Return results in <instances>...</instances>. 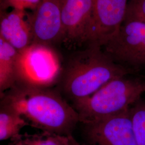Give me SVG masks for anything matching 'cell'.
Listing matches in <instances>:
<instances>
[{
  "label": "cell",
  "instance_id": "6da1fadb",
  "mask_svg": "<svg viewBox=\"0 0 145 145\" xmlns=\"http://www.w3.org/2000/svg\"><path fill=\"white\" fill-rule=\"evenodd\" d=\"M1 105L14 110L32 127L63 135L71 133L80 118L74 108L50 88L16 84L1 95Z\"/></svg>",
  "mask_w": 145,
  "mask_h": 145
},
{
  "label": "cell",
  "instance_id": "7a4b0ae2",
  "mask_svg": "<svg viewBox=\"0 0 145 145\" xmlns=\"http://www.w3.org/2000/svg\"><path fill=\"white\" fill-rule=\"evenodd\" d=\"M129 74L101 47L88 45L69 58L62 69L61 86L74 104L89 97L111 80Z\"/></svg>",
  "mask_w": 145,
  "mask_h": 145
},
{
  "label": "cell",
  "instance_id": "3957f363",
  "mask_svg": "<svg viewBox=\"0 0 145 145\" xmlns=\"http://www.w3.org/2000/svg\"><path fill=\"white\" fill-rule=\"evenodd\" d=\"M145 93V76L115 78L82 101L73 104L80 122L86 124L117 114L130 108Z\"/></svg>",
  "mask_w": 145,
  "mask_h": 145
},
{
  "label": "cell",
  "instance_id": "277c9868",
  "mask_svg": "<svg viewBox=\"0 0 145 145\" xmlns=\"http://www.w3.org/2000/svg\"><path fill=\"white\" fill-rule=\"evenodd\" d=\"M15 70L16 84L50 88L61 77L62 68L51 46L32 43L18 51Z\"/></svg>",
  "mask_w": 145,
  "mask_h": 145
},
{
  "label": "cell",
  "instance_id": "5b68a950",
  "mask_svg": "<svg viewBox=\"0 0 145 145\" xmlns=\"http://www.w3.org/2000/svg\"><path fill=\"white\" fill-rule=\"evenodd\" d=\"M132 75L145 71V23L124 20L117 34L101 47Z\"/></svg>",
  "mask_w": 145,
  "mask_h": 145
},
{
  "label": "cell",
  "instance_id": "8992f818",
  "mask_svg": "<svg viewBox=\"0 0 145 145\" xmlns=\"http://www.w3.org/2000/svg\"><path fill=\"white\" fill-rule=\"evenodd\" d=\"M130 109L84 124L90 145H137Z\"/></svg>",
  "mask_w": 145,
  "mask_h": 145
},
{
  "label": "cell",
  "instance_id": "52a82bcc",
  "mask_svg": "<svg viewBox=\"0 0 145 145\" xmlns=\"http://www.w3.org/2000/svg\"><path fill=\"white\" fill-rule=\"evenodd\" d=\"M93 0H61L62 40L68 46L88 43L91 31Z\"/></svg>",
  "mask_w": 145,
  "mask_h": 145
},
{
  "label": "cell",
  "instance_id": "ba28073f",
  "mask_svg": "<svg viewBox=\"0 0 145 145\" xmlns=\"http://www.w3.org/2000/svg\"><path fill=\"white\" fill-rule=\"evenodd\" d=\"M129 0H93L88 45L102 46L114 36L124 20Z\"/></svg>",
  "mask_w": 145,
  "mask_h": 145
},
{
  "label": "cell",
  "instance_id": "9c48e42d",
  "mask_svg": "<svg viewBox=\"0 0 145 145\" xmlns=\"http://www.w3.org/2000/svg\"><path fill=\"white\" fill-rule=\"evenodd\" d=\"M29 17L32 43L51 46L53 44L61 42V0H41Z\"/></svg>",
  "mask_w": 145,
  "mask_h": 145
},
{
  "label": "cell",
  "instance_id": "30bf717a",
  "mask_svg": "<svg viewBox=\"0 0 145 145\" xmlns=\"http://www.w3.org/2000/svg\"><path fill=\"white\" fill-rule=\"evenodd\" d=\"M29 15L25 10L16 9L7 12L1 10L0 37L17 51L32 43V33Z\"/></svg>",
  "mask_w": 145,
  "mask_h": 145
},
{
  "label": "cell",
  "instance_id": "8fae6325",
  "mask_svg": "<svg viewBox=\"0 0 145 145\" xmlns=\"http://www.w3.org/2000/svg\"><path fill=\"white\" fill-rule=\"evenodd\" d=\"M18 51L0 37V94L16 84V60Z\"/></svg>",
  "mask_w": 145,
  "mask_h": 145
},
{
  "label": "cell",
  "instance_id": "7c38bea8",
  "mask_svg": "<svg viewBox=\"0 0 145 145\" xmlns=\"http://www.w3.org/2000/svg\"><path fill=\"white\" fill-rule=\"evenodd\" d=\"M29 125L26 120L14 110L1 105L0 140H12L21 135L20 131Z\"/></svg>",
  "mask_w": 145,
  "mask_h": 145
},
{
  "label": "cell",
  "instance_id": "4fadbf2b",
  "mask_svg": "<svg viewBox=\"0 0 145 145\" xmlns=\"http://www.w3.org/2000/svg\"><path fill=\"white\" fill-rule=\"evenodd\" d=\"M71 135H63L42 131L40 133L20 135L8 145H69Z\"/></svg>",
  "mask_w": 145,
  "mask_h": 145
},
{
  "label": "cell",
  "instance_id": "5bb4252c",
  "mask_svg": "<svg viewBox=\"0 0 145 145\" xmlns=\"http://www.w3.org/2000/svg\"><path fill=\"white\" fill-rule=\"evenodd\" d=\"M137 145H145V100L139 99L130 109Z\"/></svg>",
  "mask_w": 145,
  "mask_h": 145
},
{
  "label": "cell",
  "instance_id": "9a60e30c",
  "mask_svg": "<svg viewBox=\"0 0 145 145\" xmlns=\"http://www.w3.org/2000/svg\"><path fill=\"white\" fill-rule=\"evenodd\" d=\"M124 20L145 23V0H129Z\"/></svg>",
  "mask_w": 145,
  "mask_h": 145
},
{
  "label": "cell",
  "instance_id": "2e32d148",
  "mask_svg": "<svg viewBox=\"0 0 145 145\" xmlns=\"http://www.w3.org/2000/svg\"><path fill=\"white\" fill-rule=\"evenodd\" d=\"M41 0H1V9L5 10L11 7L12 9L26 10L30 9L34 11L39 5Z\"/></svg>",
  "mask_w": 145,
  "mask_h": 145
},
{
  "label": "cell",
  "instance_id": "e0dca14e",
  "mask_svg": "<svg viewBox=\"0 0 145 145\" xmlns=\"http://www.w3.org/2000/svg\"><path fill=\"white\" fill-rule=\"evenodd\" d=\"M81 145L80 144H79L78 142L76 140H75L71 136V142H70V145Z\"/></svg>",
  "mask_w": 145,
  "mask_h": 145
},
{
  "label": "cell",
  "instance_id": "ac0fdd59",
  "mask_svg": "<svg viewBox=\"0 0 145 145\" xmlns=\"http://www.w3.org/2000/svg\"></svg>",
  "mask_w": 145,
  "mask_h": 145
}]
</instances>
